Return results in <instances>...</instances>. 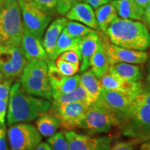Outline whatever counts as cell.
<instances>
[{"label": "cell", "mask_w": 150, "mask_h": 150, "mask_svg": "<svg viewBox=\"0 0 150 150\" xmlns=\"http://www.w3.org/2000/svg\"><path fill=\"white\" fill-rule=\"evenodd\" d=\"M52 103L47 99L27 93L20 81L11 86L9 95L6 120L9 126L35 120L44 112L49 111Z\"/></svg>", "instance_id": "cell-1"}, {"label": "cell", "mask_w": 150, "mask_h": 150, "mask_svg": "<svg viewBox=\"0 0 150 150\" xmlns=\"http://www.w3.org/2000/svg\"><path fill=\"white\" fill-rule=\"evenodd\" d=\"M104 33L110 42L121 47L138 51L150 48V33L139 21L117 18Z\"/></svg>", "instance_id": "cell-2"}, {"label": "cell", "mask_w": 150, "mask_h": 150, "mask_svg": "<svg viewBox=\"0 0 150 150\" xmlns=\"http://www.w3.org/2000/svg\"><path fill=\"white\" fill-rule=\"evenodd\" d=\"M24 27L18 0H6L0 11V47H20Z\"/></svg>", "instance_id": "cell-3"}, {"label": "cell", "mask_w": 150, "mask_h": 150, "mask_svg": "<svg viewBox=\"0 0 150 150\" xmlns=\"http://www.w3.org/2000/svg\"><path fill=\"white\" fill-rule=\"evenodd\" d=\"M122 134L134 138L136 145L150 134V107L138 96L133 105L130 116L122 125Z\"/></svg>", "instance_id": "cell-4"}, {"label": "cell", "mask_w": 150, "mask_h": 150, "mask_svg": "<svg viewBox=\"0 0 150 150\" xmlns=\"http://www.w3.org/2000/svg\"><path fill=\"white\" fill-rule=\"evenodd\" d=\"M120 125L115 116L98 102L89 106L81 129L90 135L105 134Z\"/></svg>", "instance_id": "cell-5"}, {"label": "cell", "mask_w": 150, "mask_h": 150, "mask_svg": "<svg viewBox=\"0 0 150 150\" xmlns=\"http://www.w3.org/2000/svg\"><path fill=\"white\" fill-rule=\"evenodd\" d=\"M137 97L102 88L97 102L115 116L120 128L130 116L133 105Z\"/></svg>", "instance_id": "cell-6"}, {"label": "cell", "mask_w": 150, "mask_h": 150, "mask_svg": "<svg viewBox=\"0 0 150 150\" xmlns=\"http://www.w3.org/2000/svg\"><path fill=\"white\" fill-rule=\"evenodd\" d=\"M22 17L24 29L38 38L42 39L46 28L52 20L47 13L29 0H18Z\"/></svg>", "instance_id": "cell-7"}, {"label": "cell", "mask_w": 150, "mask_h": 150, "mask_svg": "<svg viewBox=\"0 0 150 150\" xmlns=\"http://www.w3.org/2000/svg\"><path fill=\"white\" fill-rule=\"evenodd\" d=\"M7 135L11 150H35L42 142L36 127L27 122L11 125Z\"/></svg>", "instance_id": "cell-8"}, {"label": "cell", "mask_w": 150, "mask_h": 150, "mask_svg": "<svg viewBox=\"0 0 150 150\" xmlns=\"http://www.w3.org/2000/svg\"><path fill=\"white\" fill-rule=\"evenodd\" d=\"M89 106L85 102L64 103L57 106L52 105L49 110L59 118L60 128L65 131H72L75 129H81Z\"/></svg>", "instance_id": "cell-9"}, {"label": "cell", "mask_w": 150, "mask_h": 150, "mask_svg": "<svg viewBox=\"0 0 150 150\" xmlns=\"http://www.w3.org/2000/svg\"><path fill=\"white\" fill-rule=\"evenodd\" d=\"M27 63L20 47H0V72L4 79L20 76Z\"/></svg>", "instance_id": "cell-10"}, {"label": "cell", "mask_w": 150, "mask_h": 150, "mask_svg": "<svg viewBox=\"0 0 150 150\" xmlns=\"http://www.w3.org/2000/svg\"><path fill=\"white\" fill-rule=\"evenodd\" d=\"M64 134L70 150H110L112 147L110 136L91 137L74 131H65Z\"/></svg>", "instance_id": "cell-11"}, {"label": "cell", "mask_w": 150, "mask_h": 150, "mask_svg": "<svg viewBox=\"0 0 150 150\" xmlns=\"http://www.w3.org/2000/svg\"><path fill=\"white\" fill-rule=\"evenodd\" d=\"M107 51L110 65L119 63L131 64H144L148 61L149 55L147 52L138 50H129L117 46L110 42L101 33Z\"/></svg>", "instance_id": "cell-12"}, {"label": "cell", "mask_w": 150, "mask_h": 150, "mask_svg": "<svg viewBox=\"0 0 150 150\" xmlns=\"http://www.w3.org/2000/svg\"><path fill=\"white\" fill-rule=\"evenodd\" d=\"M99 81L103 88L108 91L135 97L140 96L143 93L144 85L141 81H129L108 72L99 79Z\"/></svg>", "instance_id": "cell-13"}, {"label": "cell", "mask_w": 150, "mask_h": 150, "mask_svg": "<svg viewBox=\"0 0 150 150\" xmlns=\"http://www.w3.org/2000/svg\"><path fill=\"white\" fill-rule=\"evenodd\" d=\"M20 82L23 89L29 95L51 102L53 99L52 89L49 79L37 78L22 72Z\"/></svg>", "instance_id": "cell-14"}, {"label": "cell", "mask_w": 150, "mask_h": 150, "mask_svg": "<svg viewBox=\"0 0 150 150\" xmlns=\"http://www.w3.org/2000/svg\"><path fill=\"white\" fill-rule=\"evenodd\" d=\"M20 47L28 61L33 59L45 61L49 60L41 39L35 36L25 29H24Z\"/></svg>", "instance_id": "cell-15"}, {"label": "cell", "mask_w": 150, "mask_h": 150, "mask_svg": "<svg viewBox=\"0 0 150 150\" xmlns=\"http://www.w3.org/2000/svg\"><path fill=\"white\" fill-rule=\"evenodd\" d=\"M67 22V19L63 17L56 18L50 24L46 30L42 42L47 54L48 59L51 61H53L54 50L59 35L66 27Z\"/></svg>", "instance_id": "cell-16"}, {"label": "cell", "mask_w": 150, "mask_h": 150, "mask_svg": "<svg viewBox=\"0 0 150 150\" xmlns=\"http://www.w3.org/2000/svg\"><path fill=\"white\" fill-rule=\"evenodd\" d=\"M65 16L68 20L79 22L92 29H98L95 12L93 7L88 4L85 2L76 4L67 13Z\"/></svg>", "instance_id": "cell-17"}, {"label": "cell", "mask_w": 150, "mask_h": 150, "mask_svg": "<svg viewBox=\"0 0 150 150\" xmlns=\"http://www.w3.org/2000/svg\"><path fill=\"white\" fill-rule=\"evenodd\" d=\"M99 40V35L96 31L81 38L79 43V52L81 57V72L87 70L91 67V61Z\"/></svg>", "instance_id": "cell-18"}, {"label": "cell", "mask_w": 150, "mask_h": 150, "mask_svg": "<svg viewBox=\"0 0 150 150\" xmlns=\"http://www.w3.org/2000/svg\"><path fill=\"white\" fill-rule=\"evenodd\" d=\"M99 35L98 45L91 59V67L92 72L99 79L108 72L110 63L104 41L101 33H99Z\"/></svg>", "instance_id": "cell-19"}, {"label": "cell", "mask_w": 150, "mask_h": 150, "mask_svg": "<svg viewBox=\"0 0 150 150\" xmlns=\"http://www.w3.org/2000/svg\"><path fill=\"white\" fill-rule=\"evenodd\" d=\"M108 72L129 81H140L144 76L143 69L136 64L119 63L110 65Z\"/></svg>", "instance_id": "cell-20"}, {"label": "cell", "mask_w": 150, "mask_h": 150, "mask_svg": "<svg viewBox=\"0 0 150 150\" xmlns=\"http://www.w3.org/2000/svg\"><path fill=\"white\" fill-rule=\"evenodd\" d=\"M111 3L121 18L143 21L144 9L134 0H113Z\"/></svg>", "instance_id": "cell-21"}, {"label": "cell", "mask_w": 150, "mask_h": 150, "mask_svg": "<svg viewBox=\"0 0 150 150\" xmlns=\"http://www.w3.org/2000/svg\"><path fill=\"white\" fill-rule=\"evenodd\" d=\"M79 84L85 89L87 93L90 105L97 102L102 86L100 81L93 74L91 69H88L80 75Z\"/></svg>", "instance_id": "cell-22"}, {"label": "cell", "mask_w": 150, "mask_h": 150, "mask_svg": "<svg viewBox=\"0 0 150 150\" xmlns=\"http://www.w3.org/2000/svg\"><path fill=\"white\" fill-rule=\"evenodd\" d=\"M50 111V110H49ZM44 112L35 119V127L40 135L45 138H50L57 132L61 127L59 118L53 112Z\"/></svg>", "instance_id": "cell-23"}, {"label": "cell", "mask_w": 150, "mask_h": 150, "mask_svg": "<svg viewBox=\"0 0 150 150\" xmlns=\"http://www.w3.org/2000/svg\"><path fill=\"white\" fill-rule=\"evenodd\" d=\"M94 12L98 29L104 33L106 32L110 24L117 18V11L111 2L97 7L95 8Z\"/></svg>", "instance_id": "cell-24"}, {"label": "cell", "mask_w": 150, "mask_h": 150, "mask_svg": "<svg viewBox=\"0 0 150 150\" xmlns=\"http://www.w3.org/2000/svg\"><path fill=\"white\" fill-rule=\"evenodd\" d=\"M81 39V38H74L71 36L65 31L64 28L61 35H59L57 42H56L55 50H54L53 61H55L61 53L69 51V50L75 51L80 55L79 43Z\"/></svg>", "instance_id": "cell-25"}, {"label": "cell", "mask_w": 150, "mask_h": 150, "mask_svg": "<svg viewBox=\"0 0 150 150\" xmlns=\"http://www.w3.org/2000/svg\"><path fill=\"white\" fill-rule=\"evenodd\" d=\"M79 102H85L86 104L90 105L87 93H86L85 89L80 84L76 88H74L70 93L62 94V95H60L59 96L53 97L52 105L53 106H57V105L64 104V103Z\"/></svg>", "instance_id": "cell-26"}, {"label": "cell", "mask_w": 150, "mask_h": 150, "mask_svg": "<svg viewBox=\"0 0 150 150\" xmlns=\"http://www.w3.org/2000/svg\"><path fill=\"white\" fill-rule=\"evenodd\" d=\"M23 73L42 79H48L47 63L43 60H31L26 65Z\"/></svg>", "instance_id": "cell-27"}, {"label": "cell", "mask_w": 150, "mask_h": 150, "mask_svg": "<svg viewBox=\"0 0 150 150\" xmlns=\"http://www.w3.org/2000/svg\"><path fill=\"white\" fill-rule=\"evenodd\" d=\"M79 80L80 75L78 74L72 76H65L60 83L51 86L53 97L73 91L79 85Z\"/></svg>", "instance_id": "cell-28"}, {"label": "cell", "mask_w": 150, "mask_h": 150, "mask_svg": "<svg viewBox=\"0 0 150 150\" xmlns=\"http://www.w3.org/2000/svg\"><path fill=\"white\" fill-rule=\"evenodd\" d=\"M65 29L69 35L74 38H83L89 34L90 33L95 31L87 26H85L84 24L78 23L75 21H72V20L67 22Z\"/></svg>", "instance_id": "cell-29"}, {"label": "cell", "mask_w": 150, "mask_h": 150, "mask_svg": "<svg viewBox=\"0 0 150 150\" xmlns=\"http://www.w3.org/2000/svg\"><path fill=\"white\" fill-rule=\"evenodd\" d=\"M51 150H70L64 132H56L47 139Z\"/></svg>", "instance_id": "cell-30"}, {"label": "cell", "mask_w": 150, "mask_h": 150, "mask_svg": "<svg viewBox=\"0 0 150 150\" xmlns=\"http://www.w3.org/2000/svg\"><path fill=\"white\" fill-rule=\"evenodd\" d=\"M55 65L59 72L65 76L75 75L80 70V65L74 64L58 57L55 60Z\"/></svg>", "instance_id": "cell-31"}, {"label": "cell", "mask_w": 150, "mask_h": 150, "mask_svg": "<svg viewBox=\"0 0 150 150\" xmlns=\"http://www.w3.org/2000/svg\"><path fill=\"white\" fill-rule=\"evenodd\" d=\"M83 2V0H56V11L61 16H65L76 4Z\"/></svg>", "instance_id": "cell-32"}, {"label": "cell", "mask_w": 150, "mask_h": 150, "mask_svg": "<svg viewBox=\"0 0 150 150\" xmlns=\"http://www.w3.org/2000/svg\"><path fill=\"white\" fill-rule=\"evenodd\" d=\"M47 13L52 15L56 11V0H29Z\"/></svg>", "instance_id": "cell-33"}, {"label": "cell", "mask_w": 150, "mask_h": 150, "mask_svg": "<svg viewBox=\"0 0 150 150\" xmlns=\"http://www.w3.org/2000/svg\"><path fill=\"white\" fill-rule=\"evenodd\" d=\"M58 57L61 58L64 61L70 62L71 63H74V64L80 65L81 61V58L79 54L73 50H69V51L63 52Z\"/></svg>", "instance_id": "cell-34"}, {"label": "cell", "mask_w": 150, "mask_h": 150, "mask_svg": "<svg viewBox=\"0 0 150 150\" xmlns=\"http://www.w3.org/2000/svg\"><path fill=\"white\" fill-rule=\"evenodd\" d=\"M12 82V79H7L0 82V101L8 99Z\"/></svg>", "instance_id": "cell-35"}, {"label": "cell", "mask_w": 150, "mask_h": 150, "mask_svg": "<svg viewBox=\"0 0 150 150\" xmlns=\"http://www.w3.org/2000/svg\"><path fill=\"white\" fill-rule=\"evenodd\" d=\"M136 145L134 138L128 141L118 142L115 145L111 147L110 150H134V147Z\"/></svg>", "instance_id": "cell-36"}, {"label": "cell", "mask_w": 150, "mask_h": 150, "mask_svg": "<svg viewBox=\"0 0 150 150\" xmlns=\"http://www.w3.org/2000/svg\"><path fill=\"white\" fill-rule=\"evenodd\" d=\"M8 100L0 101V127L5 126V119L8 108Z\"/></svg>", "instance_id": "cell-37"}, {"label": "cell", "mask_w": 150, "mask_h": 150, "mask_svg": "<svg viewBox=\"0 0 150 150\" xmlns=\"http://www.w3.org/2000/svg\"><path fill=\"white\" fill-rule=\"evenodd\" d=\"M0 150H8L6 126L0 127Z\"/></svg>", "instance_id": "cell-38"}, {"label": "cell", "mask_w": 150, "mask_h": 150, "mask_svg": "<svg viewBox=\"0 0 150 150\" xmlns=\"http://www.w3.org/2000/svg\"><path fill=\"white\" fill-rule=\"evenodd\" d=\"M110 1V0H83V2L88 4L93 8H96L97 7L109 3Z\"/></svg>", "instance_id": "cell-39"}, {"label": "cell", "mask_w": 150, "mask_h": 150, "mask_svg": "<svg viewBox=\"0 0 150 150\" xmlns=\"http://www.w3.org/2000/svg\"><path fill=\"white\" fill-rule=\"evenodd\" d=\"M140 97L150 107V88H144L143 93L140 95Z\"/></svg>", "instance_id": "cell-40"}, {"label": "cell", "mask_w": 150, "mask_h": 150, "mask_svg": "<svg viewBox=\"0 0 150 150\" xmlns=\"http://www.w3.org/2000/svg\"><path fill=\"white\" fill-rule=\"evenodd\" d=\"M143 22H145L148 27L150 29V3L144 9L143 12Z\"/></svg>", "instance_id": "cell-41"}, {"label": "cell", "mask_w": 150, "mask_h": 150, "mask_svg": "<svg viewBox=\"0 0 150 150\" xmlns=\"http://www.w3.org/2000/svg\"><path fill=\"white\" fill-rule=\"evenodd\" d=\"M147 72L145 79V84L144 85V88H150V59L147 63Z\"/></svg>", "instance_id": "cell-42"}, {"label": "cell", "mask_w": 150, "mask_h": 150, "mask_svg": "<svg viewBox=\"0 0 150 150\" xmlns=\"http://www.w3.org/2000/svg\"><path fill=\"white\" fill-rule=\"evenodd\" d=\"M35 150H51V148H50V146L47 142H41L36 147Z\"/></svg>", "instance_id": "cell-43"}, {"label": "cell", "mask_w": 150, "mask_h": 150, "mask_svg": "<svg viewBox=\"0 0 150 150\" xmlns=\"http://www.w3.org/2000/svg\"><path fill=\"white\" fill-rule=\"evenodd\" d=\"M134 1L143 9H145L150 3V0H134Z\"/></svg>", "instance_id": "cell-44"}, {"label": "cell", "mask_w": 150, "mask_h": 150, "mask_svg": "<svg viewBox=\"0 0 150 150\" xmlns=\"http://www.w3.org/2000/svg\"><path fill=\"white\" fill-rule=\"evenodd\" d=\"M140 150H150V140L142 142L140 145Z\"/></svg>", "instance_id": "cell-45"}, {"label": "cell", "mask_w": 150, "mask_h": 150, "mask_svg": "<svg viewBox=\"0 0 150 150\" xmlns=\"http://www.w3.org/2000/svg\"><path fill=\"white\" fill-rule=\"evenodd\" d=\"M6 1V0H0V11H1V8H2L4 4L5 3V1Z\"/></svg>", "instance_id": "cell-46"}, {"label": "cell", "mask_w": 150, "mask_h": 150, "mask_svg": "<svg viewBox=\"0 0 150 150\" xmlns=\"http://www.w3.org/2000/svg\"><path fill=\"white\" fill-rule=\"evenodd\" d=\"M3 80H4V78L3 74H1V72H0V82L2 81Z\"/></svg>", "instance_id": "cell-47"}, {"label": "cell", "mask_w": 150, "mask_h": 150, "mask_svg": "<svg viewBox=\"0 0 150 150\" xmlns=\"http://www.w3.org/2000/svg\"><path fill=\"white\" fill-rule=\"evenodd\" d=\"M150 140V134L149 135V136H147V137H146V138H144V140H143V142H145V141H147V140Z\"/></svg>", "instance_id": "cell-48"}]
</instances>
